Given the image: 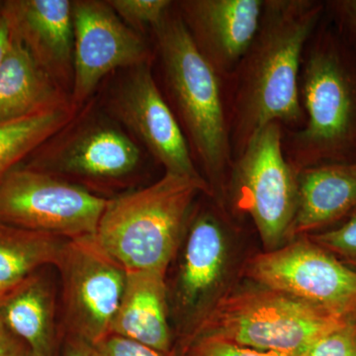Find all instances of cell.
Segmentation results:
<instances>
[{"mask_svg": "<svg viewBox=\"0 0 356 356\" xmlns=\"http://www.w3.org/2000/svg\"><path fill=\"white\" fill-rule=\"evenodd\" d=\"M324 6L312 0H267L254 41L235 70L234 142L242 151L268 124L299 123L298 76L304 47Z\"/></svg>", "mask_w": 356, "mask_h": 356, "instance_id": "6da1fadb", "label": "cell"}, {"mask_svg": "<svg viewBox=\"0 0 356 356\" xmlns=\"http://www.w3.org/2000/svg\"><path fill=\"white\" fill-rule=\"evenodd\" d=\"M206 180L165 172L154 184L108 199L95 236L125 270L166 273Z\"/></svg>", "mask_w": 356, "mask_h": 356, "instance_id": "7a4b0ae2", "label": "cell"}, {"mask_svg": "<svg viewBox=\"0 0 356 356\" xmlns=\"http://www.w3.org/2000/svg\"><path fill=\"white\" fill-rule=\"evenodd\" d=\"M348 321L252 282L220 294L180 344L210 337L264 353L301 356L321 337Z\"/></svg>", "mask_w": 356, "mask_h": 356, "instance_id": "3957f363", "label": "cell"}, {"mask_svg": "<svg viewBox=\"0 0 356 356\" xmlns=\"http://www.w3.org/2000/svg\"><path fill=\"white\" fill-rule=\"evenodd\" d=\"M172 8L153 28L166 89L199 161L211 179L218 181L231 163L220 76Z\"/></svg>", "mask_w": 356, "mask_h": 356, "instance_id": "277c9868", "label": "cell"}, {"mask_svg": "<svg viewBox=\"0 0 356 356\" xmlns=\"http://www.w3.org/2000/svg\"><path fill=\"white\" fill-rule=\"evenodd\" d=\"M305 127L297 156L307 166L356 161V58L334 35H323L303 70Z\"/></svg>", "mask_w": 356, "mask_h": 356, "instance_id": "5b68a950", "label": "cell"}, {"mask_svg": "<svg viewBox=\"0 0 356 356\" xmlns=\"http://www.w3.org/2000/svg\"><path fill=\"white\" fill-rule=\"evenodd\" d=\"M140 147L93 97L22 165L88 191L89 185L111 186L132 177L142 165Z\"/></svg>", "mask_w": 356, "mask_h": 356, "instance_id": "8992f818", "label": "cell"}, {"mask_svg": "<svg viewBox=\"0 0 356 356\" xmlns=\"http://www.w3.org/2000/svg\"><path fill=\"white\" fill-rule=\"evenodd\" d=\"M232 172V199L252 218L266 250L288 242L298 201L294 168L282 151L277 122L254 134L243 147Z\"/></svg>", "mask_w": 356, "mask_h": 356, "instance_id": "52a82bcc", "label": "cell"}, {"mask_svg": "<svg viewBox=\"0 0 356 356\" xmlns=\"http://www.w3.org/2000/svg\"><path fill=\"white\" fill-rule=\"evenodd\" d=\"M108 199L20 165L0 182V222L72 240L95 235Z\"/></svg>", "mask_w": 356, "mask_h": 356, "instance_id": "ba28073f", "label": "cell"}, {"mask_svg": "<svg viewBox=\"0 0 356 356\" xmlns=\"http://www.w3.org/2000/svg\"><path fill=\"white\" fill-rule=\"evenodd\" d=\"M245 275L337 317L356 320V271L307 236L254 255Z\"/></svg>", "mask_w": 356, "mask_h": 356, "instance_id": "9c48e42d", "label": "cell"}, {"mask_svg": "<svg viewBox=\"0 0 356 356\" xmlns=\"http://www.w3.org/2000/svg\"><path fill=\"white\" fill-rule=\"evenodd\" d=\"M56 267L62 278L65 336L93 346L110 334L126 270L95 235L67 240Z\"/></svg>", "mask_w": 356, "mask_h": 356, "instance_id": "30bf717a", "label": "cell"}, {"mask_svg": "<svg viewBox=\"0 0 356 356\" xmlns=\"http://www.w3.org/2000/svg\"><path fill=\"white\" fill-rule=\"evenodd\" d=\"M72 13L74 81L70 96L79 110L108 74L151 64L152 53L142 34L126 25L107 0H74Z\"/></svg>", "mask_w": 356, "mask_h": 356, "instance_id": "8fae6325", "label": "cell"}, {"mask_svg": "<svg viewBox=\"0 0 356 356\" xmlns=\"http://www.w3.org/2000/svg\"><path fill=\"white\" fill-rule=\"evenodd\" d=\"M125 70L104 108L165 166V172L205 180L194 165L178 119L156 86L151 64Z\"/></svg>", "mask_w": 356, "mask_h": 356, "instance_id": "7c38bea8", "label": "cell"}, {"mask_svg": "<svg viewBox=\"0 0 356 356\" xmlns=\"http://www.w3.org/2000/svg\"><path fill=\"white\" fill-rule=\"evenodd\" d=\"M194 44L219 76L233 74L261 24L262 0L175 2Z\"/></svg>", "mask_w": 356, "mask_h": 356, "instance_id": "4fadbf2b", "label": "cell"}, {"mask_svg": "<svg viewBox=\"0 0 356 356\" xmlns=\"http://www.w3.org/2000/svg\"><path fill=\"white\" fill-rule=\"evenodd\" d=\"M72 8V0H13L1 4L13 36L67 95L74 81Z\"/></svg>", "mask_w": 356, "mask_h": 356, "instance_id": "5bb4252c", "label": "cell"}, {"mask_svg": "<svg viewBox=\"0 0 356 356\" xmlns=\"http://www.w3.org/2000/svg\"><path fill=\"white\" fill-rule=\"evenodd\" d=\"M229 262L228 236L221 221L203 211L192 221L178 273L177 301L193 325L219 297Z\"/></svg>", "mask_w": 356, "mask_h": 356, "instance_id": "9a60e30c", "label": "cell"}, {"mask_svg": "<svg viewBox=\"0 0 356 356\" xmlns=\"http://www.w3.org/2000/svg\"><path fill=\"white\" fill-rule=\"evenodd\" d=\"M288 242L332 228L356 210V161L307 166Z\"/></svg>", "mask_w": 356, "mask_h": 356, "instance_id": "2e32d148", "label": "cell"}, {"mask_svg": "<svg viewBox=\"0 0 356 356\" xmlns=\"http://www.w3.org/2000/svg\"><path fill=\"white\" fill-rule=\"evenodd\" d=\"M165 275L158 270H126L125 286L110 334L175 356Z\"/></svg>", "mask_w": 356, "mask_h": 356, "instance_id": "e0dca14e", "label": "cell"}, {"mask_svg": "<svg viewBox=\"0 0 356 356\" xmlns=\"http://www.w3.org/2000/svg\"><path fill=\"white\" fill-rule=\"evenodd\" d=\"M70 106H74L70 95L40 69L13 36L0 65V123Z\"/></svg>", "mask_w": 356, "mask_h": 356, "instance_id": "ac0fdd59", "label": "cell"}, {"mask_svg": "<svg viewBox=\"0 0 356 356\" xmlns=\"http://www.w3.org/2000/svg\"><path fill=\"white\" fill-rule=\"evenodd\" d=\"M43 269L0 294V322L29 346L32 356H55V296Z\"/></svg>", "mask_w": 356, "mask_h": 356, "instance_id": "d6986e66", "label": "cell"}, {"mask_svg": "<svg viewBox=\"0 0 356 356\" xmlns=\"http://www.w3.org/2000/svg\"><path fill=\"white\" fill-rule=\"evenodd\" d=\"M67 241L0 222V294L44 267L57 266Z\"/></svg>", "mask_w": 356, "mask_h": 356, "instance_id": "ffe728a7", "label": "cell"}, {"mask_svg": "<svg viewBox=\"0 0 356 356\" xmlns=\"http://www.w3.org/2000/svg\"><path fill=\"white\" fill-rule=\"evenodd\" d=\"M74 106L0 123V182L77 113Z\"/></svg>", "mask_w": 356, "mask_h": 356, "instance_id": "44dd1931", "label": "cell"}, {"mask_svg": "<svg viewBox=\"0 0 356 356\" xmlns=\"http://www.w3.org/2000/svg\"><path fill=\"white\" fill-rule=\"evenodd\" d=\"M306 236L356 271V210L336 226Z\"/></svg>", "mask_w": 356, "mask_h": 356, "instance_id": "7402d4cb", "label": "cell"}, {"mask_svg": "<svg viewBox=\"0 0 356 356\" xmlns=\"http://www.w3.org/2000/svg\"><path fill=\"white\" fill-rule=\"evenodd\" d=\"M114 13L129 27L142 34L159 24L170 10V0H107Z\"/></svg>", "mask_w": 356, "mask_h": 356, "instance_id": "603a6c76", "label": "cell"}, {"mask_svg": "<svg viewBox=\"0 0 356 356\" xmlns=\"http://www.w3.org/2000/svg\"><path fill=\"white\" fill-rule=\"evenodd\" d=\"M301 356H356V320L327 332Z\"/></svg>", "mask_w": 356, "mask_h": 356, "instance_id": "cb8c5ba5", "label": "cell"}, {"mask_svg": "<svg viewBox=\"0 0 356 356\" xmlns=\"http://www.w3.org/2000/svg\"><path fill=\"white\" fill-rule=\"evenodd\" d=\"M175 356H286L264 353L210 337H197L179 344Z\"/></svg>", "mask_w": 356, "mask_h": 356, "instance_id": "d4e9b609", "label": "cell"}, {"mask_svg": "<svg viewBox=\"0 0 356 356\" xmlns=\"http://www.w3.org/2000/svg\"><path fill=\"white\" fill-rule=\"evenodd\" d=\"M93 348L98 356H170L139 341L113 334L103 337L93 344Z\"/></svg>", "mask_w": 356, "mask_h": 356, "instance_id": "484cf974", "label": "cell"}, {"mask_svg": "<svg viewBox=\"0 0 356 356\" xmlns=\"http://www.w3.org/2000/svg\"><path fill=\"white\" fill-rule=\"evenodd\" d=\"M351 46L356 50V0L329 2Z\"/></svg>", "mask_w": 356, "mask_h": 356, "instance_id": "4316f807", "label": "cell"}, {"mask_svg": "<svg viewBox=\"0 0 356 356\" xmlns=\"http://www.w3.org/2000/svg\"><path fill=\"white\" fill-rule=\"evenodd\" d=\"M0 356H32L31 350L17 336L0 322Z\"/></svg>", "mask_w": 356, "mask_h": 356, "instance_id": "83f0119b", "label": "cell"}, {"mask_svg": "<svg viewBox=\"0 0 356 356\" xmlns=\"http://www.w3.org/2000/svg\"><path fill=\"white\" fill-rule=\"evenodd\" d=\"M63 356H98L92 344L76 337L65 336Z\"/></svg>", "mask_w": 356, "mask_h": 356, "instance_id": "f1b7e54d", "label": "cell"}, {"mask_svg": "<svg viewBox=\"0 0 356 356\" xmlns=\"http://www.w3.org/2000/svg\"><path fill=\"white\" fill-rule=\"evenodd\" d=\"M11 30L9 27L8 21H7L6 15L2 13L1 4H0V65L3 63L9 47H10Z\"/></svg>", "mask_w": 356, "mask_h": 356, "instance_id": "f546056e", "label": "cell"}]
</instances>
